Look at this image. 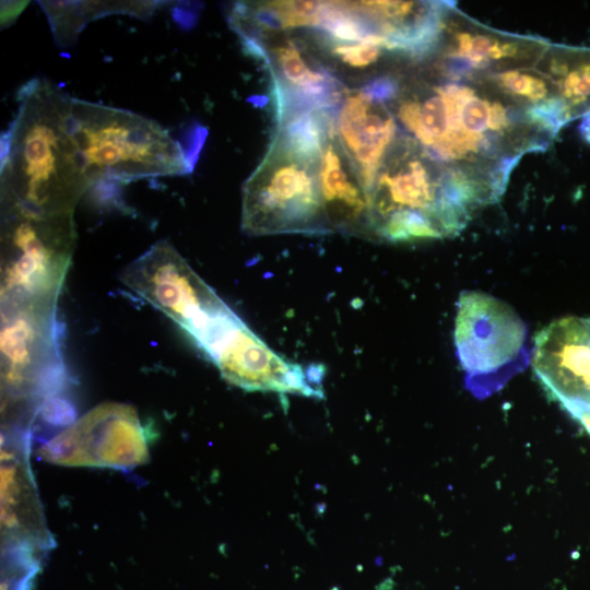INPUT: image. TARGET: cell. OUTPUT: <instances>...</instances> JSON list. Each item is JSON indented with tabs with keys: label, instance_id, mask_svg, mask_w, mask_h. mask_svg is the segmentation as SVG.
Wrapping results in <instances>:
<instances>
[{
	"label": "cell",
	"instance_id": "6da1fadb",
	"mask_svg": "<svg viewBox=\"0 0 590 590\" xmlns=\"http://www.w3.org/2000/svg\"><path fill=\"white\" fill-rule=\"evenodd\" d=\"M19 108L1 137V206L69 215L92 186L70 127L71 97L44 79L17 93Z\"/></svg>",
	"mask_w": 590,
	"mask_h": 590
},
{
	"label": "cell",
	"instance_id": "7a4b0ae2",
	"mask_svg": "<svg viewBox=\"0 0 590 590\" xmlns=\"http://www.w3.org/2000/svg\"><path fill=\"white\" fill-rule=\"evenodd\" d=\"M70 127L92 185L180 176L194 165L167 130L129 110L71 97Z\"/></svg>",
	"mask_w": 590,
	"mask_h": 590
},
{
	"label": "cell",
	"instance_id": "3957f363",
	"mask_svg": "<svg viewBox=\"0 0 590 590\" xmlns=\"http://www.w3.org/2000/svg\"><path fill=\"white\" fill-rule=\"evenodd\" d=\"M57 307L1 308L2 430L28 429L67 385Z\"/></svg>",
	"mask_w": 590,
	"mask_h": 590
},
{
	"label": "cell",
	"instance_id": "277c9868",
	"mask_svg": "<svg viewBox=\"0 0 590 590\" xmlns=\"http://www.w3.org/2000/svg\"><path fill=\"white\" fill-rule=\"evenodd\" d=\"M320 158L276 132L243 186V232L257 236L331 232L319 189Z\"/></svg>",
	"mask_w": 590,
	"mask_h": 590
},
{
	"label": "cell",
	"instance_id": "5b68a950",
	"mask_svg": "<svg viewBox=\"0 0 590 590\" xmlns=\"http://www.w3.org/2000/svg\"><path fill=\"white\" fill-rule=\"evenodd\" d=\"M75 240L73 214L1 206V308L57 307Z\"/></svg>",
	"mask_w": 590,
	"mask_h": 590
},
{
	"label": "cell",
	"instance_id": "8992f818",
	"mask_svg": "<svg viewBox=\"0 0 590 590\" xmlns=\"http://www.w3.org/2000/svg\"><path fill=\"white\" fill-rule=\"evenodd\" d=\"M528 330L514 308L479 291L457 304L453 341L467 389L477 399L499 391L530 359Z\"/></svg>",
	"mask_w": 590,
	"mask_h": 590
},
{
	"label": "cell",
	"instance_id": "52a82bcc",
	"mask_svg": "<svg viewBox=\"0 0 590 590\" xmlns=\"http://www.w3.org/2000/svg\"><path fill=\"white\" fill-rule=\"evenodd\" d=\"M120 280L176 322L194 344L232 310L166 240L132 261Z\"/></svg>",
	"mask_w": 590,
	"mask_h": 590
},
{
	"label": "cell",
	"instance_id": "ba28073f",
	"mask_svg": "<svg viewBox=\"0 0 590 590\" xmlns=\"http://www.w3.org/2000/svg\"><path fill=\"white\" fill-rule=\"evenodd\" d=\"M36 455L63 467L131 470L148 462L149 435L133 406L105 402L48 439Z\"/></svg>",
	"mask_w": 590,
	"mask_h": 590
},
{
	"label": "cell",
	"instance_id": "9c48e42d",
	"mask_svg": "<svg viewBox=\"0 0 590 590\" xmlns=\"http://www.w3.org/2000/svg\"><path fill=\"white\" fill-rule=\"evenodd\" d=\"M202 352L226 381L244 390L322 397L320 382L311 378L310 371L273 352L239 317Z\"/></svg>",
	"mask_w": 590,
	"mask_h": 590
},
{
	"label": "cell",
	"instance_id": "30bf717a",
	"mask_svg": "<svg viewBox=\"0 0 590 590\" xmlns=\"http://www.w3.org/2000/svg\"><path fill=\"white\" fill-rule=\"evenodd\" d=\"M532 367L573 417L590 416V318L569 316L541 330L532 349Z\"/></svg>",
	"mask_w": 590,
	"mask_h": 590
},
{
	"label": "cell",
	"instance_id": "8fae6325",
	"mask_svg": "<svg viewBox=\"0 0 590 590\" xmlns=\"http://www.w3.org/2000/svg\"><path fill=\"white\" fill-rule=\"evenodd\" d=\"M31 430L9 429L1 435L2 550L47 551L55 545L47 528L30 464Z\"/></svg>",
	"mask_w": 590,
	"mask_h": 590
},
{
	"label": "cell",
	"instance_id": "7c38bea8",
	"mask_svg": "<svg viewBox=\"0 0 590 590\" xmlns=\"http://www.w3.org/2000/svg\"><path fill=\"white\" fill-rule=\"evenodd\" d=\"M362 88L345 93L338 109L335 133L367 194L370 193L396 125Z\"/></svg>",
	"mask_w": 590,
	"mask_h": 590
},
{
	"label": "cell",
	"instance_id": "4fadbf2b",
	"mask_svg": "<svg viewBox=\"0 0 590 590\" xmlns=\"http://www.w3.org/2000/svg\"><path fill=\"white\" fill-rule=\"evenodd\" d=\"M319 189L331 231L371 234L369 201L355 168L338 140L335 122L326 139L320 158Z\"/></svg>",
	"mask_w": 590,
	"mask_h": 590
},
{
	"label": "cell",
	"instance_id": "5bb4252c",
	"mask_svg": "<svg viewBox=\"0 0 590 590\" xmlns=\"http://www.w3.org/2000/svg\"><path fill=\"white\" fill-rule=\"evenodd\" d=\"M58 42L70 43L90 20L102 13L122 12L150 14L152 2H39Z\"/></svg>",
	"mask_w": 590,
	"mask_h": 590
},
{
	"label": "cell",
	"instance_id": "9a60e30c",
	"mask_svg": "<svg viewBox=\"0 0 590 590\" xmlns=\"http://www.w3.org/2000/svg\"><path fill=\"white\" fill-rule=\"evenodd\" d=\"M322 44L332 57L353 69L371 66L379 59L382 49H386L385 38L376 35L356 43L322 42Z\"/></svg>",
	"mask_w": 590,
	"mask_h": 590
},
{
	"label": "cell",
	"instance_id": "2e32d148",
	"mask_svg": "<svg viewBox=\"0 0 590 590\" xmlns=\"http://www.w3.org/2000/svg\"><path fill=\"white\" fill-rule=\"evenodd\" d=\"M457 55L468 58L475 67L482 66L489 58L514 57L518 52V46L516 44L507 43L500 45L484 35L472 36L468 33H461L457 36Z\"/></svg>",
	"mask_w": 590,
	"mask_h": 590
},
{
	"label": "cell",
	"instance_id": "e0dca14e",
	"mask_svg": "<svg viewBox=\"0 0 590 590\" xmlns=\"http://www.w3.org/2000/svg\"><path fill=\"white\" fill-rule=\"evenodd\" d=\"M489 108L488 102L476 97L474 93L465 98L460 108L462 133L475 150L480 144L486 146L488 143V141H482L480 135L488 128Z\"/></svg>",
	"mask_w": 590,
	"mask_h": 590
},
{
	"label": "cell",
	"instance_id": "ac0fdd59",
	"mask_svg": "<svg viewBox=\"0 0 590 590\" xmlns=\"http://www.w3.org/2000/svg\"><path fill=\"white\" fill-rule=\"evenodd\" d=\"M571 113L560 97H552L532 106L528 111L529 119L536 126L555 134L563 125L571 119Z\"/></svg>",
	"mask_w": 590,
	"mask_h": 590
},
{
	"label": "cell",
	"instance_id": "d6986e66",
	"mask_svg": "<svg viewBox=\"0 0 590 590\" xmlns=\"http://www.w3.org/2000/svg\"><path fill=\"white\" fill-rule=\"evenodd\" d=\"M500 83L510 92L526 96L532 101L543 99L547 94V88L541 79L520 73L518 71H507L499 76Z\"/></svg>",
	"mask_w": 590,
	"mask_h": 590
},
{
	"label": "cell",
	"instance_id": "ffe728a7",
	"mask_svg": "<svg viewBox=\"0 0 590 590\" xmlns=\"http://www.w3.org/2000/svg\"><path fill=\"white\" fill-rule=\"evenodd\" d=\"M362 90L375 102L382 104L397 94L398 84L390 76H378L366 83Z\"/></svg>",
	"mask_w": 590,
	"mask_h": 590
},
{
	"label": "cell",
	"instance_id": "44dd1931",
	"mask_svg": "<svg viewBox=\"0 0 590 590\" xmlns=\"http://www.w3.org/2000/svg\"><path fill=\"white\" fill-rule=\"evenodd\" d=\"M1 3V24L8 26L22 12L27 2L2 1Z\"/></svg>",
	"mask_w": 590,
	"mask_h": 590
},
{
	"label": "cell",
	"instance_id": "7402d4cb",
	"mask_svg": "<svg viewBox=\"0 0 590 590\" xmlns=\"http://www.w3.org/2000/svg\"><path fill=\"white\" fill-rule=\"evenodd\" d=\"M507 126L506 109L499 104H491L488 128L499 131Z\"/></svg>",
	"mask_w": 590,
	"mask_h": 590
},
{
	"label": "cell",
	"instance_id": "603a6c76",
	"mask_svg": "<svg viewBox=\"0 0 590 590\" xmlns=\"http://www.w3.org/2000/svg\"><path fill=\"white\" fill-rule=\"evenodd\" d=\"M579 129L585 140L590 143V113L582 119Z\"/></svg>",
	"mask_w": 590,
	"mask_h": 590
},
{
	"label": "cell",
	"instance_id": "cb8c5ba5",
	"mask_svg": "<svg viewBox=\"0 0 590 590\" xmlns=\"http://www.w3.org/2000/svg\"><path fill=\"white\" fill-rule=\"evenodd\" d=\"M577 420L586 428V430L590 434V416H582V417H579Z\"/></svg>",
	"mask_w": 590,
	"mask_h": 590
}]
</instances>
